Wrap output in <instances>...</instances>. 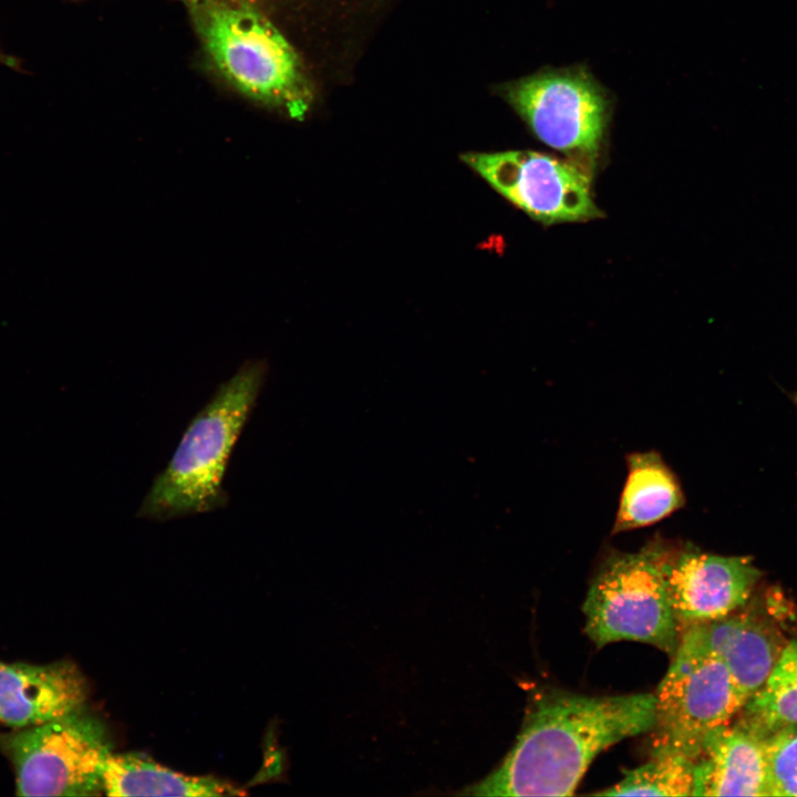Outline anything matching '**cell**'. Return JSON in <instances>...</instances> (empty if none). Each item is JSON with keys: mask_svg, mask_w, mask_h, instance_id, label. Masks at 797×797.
<instances>
[{"mask_svg": "<svg viewBox=\"0 0 797 797\" xmlns=\"http://www.w3.org/2000/svg\"><path fill=\"white\" fill-rule=\"evenodd\" d=\"M463 161L493 188L544 224L600 216L582 168L532 151L469 153Z\"/></svg>", "mask_w": 797, "mask_h": 797, "instance_id": "8", "label": "cell"}, {"mask_svg": "<svg viewBox=\"0 0 797 797\" xmlns=\"http://www.w3.org/2000/svg\"><path fill=\"white\" fill-rule=\"evenodd\" d=\"M768 796H797V728L765 737Z\"/></svg>", "mask_w": 797, "mask_h": 797, "instance_id": "17", "label": "cell"}, {"mask_svg": "<svg viewBox=\"0 0 797 797\" xmlns=\"http://www.w3.org/2000/svg\"><path fill=\"white\" fill-rule=\"evenodd\" d=\"M21 796H92L103 790L111 754L102 723L79 708L45 723L0 733Z\"/></svg>", "mask_w": 797, "mask_h": 797, "instance_id": "5", "label": "cell"}, {"mask_svg": "<svg viewBox=\"0 0 797 797\" xmlns=\"http://www.w3.org/2000/svg\"><path fill=\"white\" fill-rule=\"evenodd\" d=\"M188 8L205 51L232 86L258 103L302 118L312 94L300 60L256 4L214 1Z\"/></svg>", "mask_w": 797, "mask_h": 797, "instance_id": "3", "label": "cell"}, {"mask_svg": "<svg viewBox=\"0 0 797 797\" xmlns=\"http://www.w3.org/2000/svg\"><path fill=\"white\" fill-rule=\"evenodd\" d=\"M680 642L718 658L746 702L763 685L784 648L766 623L743 612L690 627Z\"/></svg>", "mask_w": 797, "mask_h": 797, "instance_id": "12", "label": "cell"}, {"mask_svg": "<svg viewBox=\"0 0 797 797\" xmlns=\"http://www.w3.org/2000/svg\"><path fill=\"white\" fill-rule=\"evenodd\" d=\"M652 752H677L694 759L706 736L732 722L746 698L715 655L680 642L655 693Z\"/></svg>", "mask_w": 797, "mask_h": 797, "instance_id": "6", "label": "cell"}, {"mask_svg": "<svg viewBox=\"0 0 797 797\" xmlns=\"http://www.w3.org/2000/svg\"><path fill=\"white\" fill-rule=\"evenodd\" d=\"M654 693L537 695L501 763L462 796H571L593 759L610 746L649 733Z\"/></svg>", "mask_w": 797, "mask_h": 797, "instance_id": "1", "label": "cell"}, {"mask_svg": "<svg viewBox=\"0 0 797 797\" xmlns=\"http://www.w3.org/2000/svg\"><path fill=\"white\" fill-rule=\"evenodd\" d=\"M663 570L681 633L743 608L762 576L748 557L708 553L691 544L669 542Z\"/></svg>", "mask_w": 797, "mask_h": 797, "instance_id": "9", "label": "cell"}, {"mask_svg": "<svg viewBox=\"0 0 797 797\" xmlns=\"http://www.w3.org/2000/svg\"><path fill=\"white\" fill-rule=\"evenodd\" d=\"M183 1L188 7L198 4V3H205V2H214V1H240V2H249L252 4H256L258 0H179Z\"/></svg>", "mask_w": 797, "mask_h": 797, "instance_id": "18", "label": "cell"}, {"mask_svg": "<svg viewBox=\"0 0 797 797\" xmlns=\"http://www.w3.org/2000/svg\"><path fill=\"white\" fill-rule=\"evenodd\" d=\"M695 759L677 752H652L651 758L630 770L597 796H692Z\"/></svg>", "mask_w": 797, "mask_h": 797, "instance_id": "16", "label": "cell"}, {"mask_svg": "<svg viewBox=\"0 0 797 797\" xmlns=\"http://www.w3.org/2000/svg\"><path fill=\"white\" fill-rule=\"evenodd\" d=\"M739 713V720L764 737L797 728V641L783 648L765 682Z\"/></svg>", "mask_w": 797, "mask_h": 797, "instance_id": "15", "label": "cell"}, {"mask_svg": "<svg viewBox=\"0 0 797 797\" xmlns=\"http://www.w3.org/2000/svg\"><path fill=\"white\" fill-rule=\"evenodd\" d=\"M794 398H795V401H796V403H797V392H796V394H795Z\"/></svg>", "mask_w": 797, "mask_h": 797, "instance_id": "20", "label": "cell"}, {"mask_svg": "<svg viewBox=\"0 0 797 797\" xmlns=\"http://www.w3.org/2000/svg\"><path fill=\"white\" fill-rule=\"evenodd\" d=\"M267 376V363L246 361L193 417L167 466L155 477L136 517L165 521L221 508L224 477L236 442Z\"/></svg>", "mask_w": 797, "mask_h": 797, "instance_id": "2", "label": "cell"}, {"mask_svg": "<svg viewBox=\"0 0 797 797\" xmlns=\"http://www.w3.org/2000/svg\"><path fill=\"white\" fill-rule=\"evenodd\" d=\"M692 796H768L765 737L739 718L711 732L695 759Z\"/></svg>", "mask_w": 797, "mask_h": 797, "instance_id": "11", "label": "cell"}, {"mask_svg": "<svg viewBox=\"0 0 797 797\" xmlns=\"http://www.w3.org/2000/svg\"><path fill=\"white\" fill-rule=\"evenodd\" d=\"M108 796H228L241 791L210 776H188L139 754L111 753L102 772Z\"/></svg>", "mask_w": 797, "mask_h": 797, "instance_id": "14", "label": "cell"}, {"mask_svg": "<svg viewBox=\"0 0 797 797\" xmlns=\"http://www.w3.org/2000/svg\"><path fill=\"white\" fill-rule=\"evenodd\" d=\"M85 679L70 662L44 665L0 661V724L20 729L82 708Z\"/></svg>", "mask_w": 797, "mask_h": 797, "instance_id": "10", "label": "cell"}, {"mask_svg": "<svg viewBox=\"0 0 797 797\" xmlns=\"http://www.w3.org/2000/svg\"><path fill=\"white\" fill-rule=\"evenodd\" d=\"M627 464L612 534L654 525L684 506L681 484L658 452L632 453Z\"/></svg>", "mask_w": 797, "mask_h": 797, "instance_id": "13", "label": "cell"}, {"mask_svg": "<svg viewBox=\"0 0 797 797\" xmlns=\"http://www.w3.org/2000/svg\"><path fill=\"white\" fill-rule=\"evenodd\" d=\"M0 62H6V63H9V64H11V61H10V59H8V58L3 56V55H2L1 53H0Z\"/></svg>", "mask_w": 797, "mask_h": 797, "instance_id": "19", "label": "cell"}, {"mask_svg": "<svg viewBox=\"0 0 797 797\" xmlns=\"http://www.w3.org/2000/svg\"><path fill=\"white\" fill-rule=\"evenodd\" d=\"M503 96L548 146L592 162L608 121V100L580 69L542 71L501 87Z\"/></svg>", "mask_w": 797, "mask_h": 797, "instance_id": "7", "label": "cell"}, {"mask_svg": "<svg viewBox=\"0 0 797 797\" xmlns=\"http://www.w3.org/2000/svg\"><path fill=\"white\" fill-rule=\"evenodd\" d=\"M667 541L636 552H612L600 565L584 599V632L598 646L617 641L651 644L671 658L681 631L663 570Z\"/></svg>", "mask_w": 797, "mask_h": 797, "instance_id": "4", "label": "cell"}]
</instances>
